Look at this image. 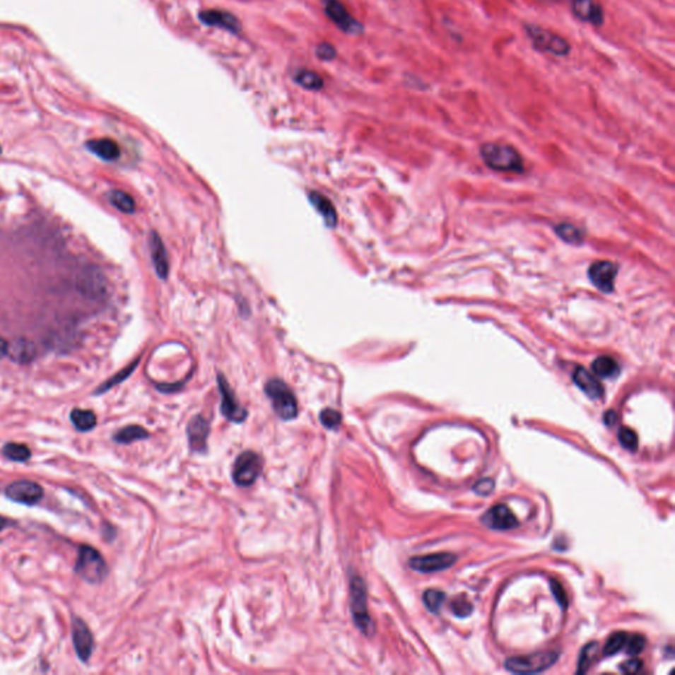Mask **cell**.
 <instances>
[{"label":"cell","mask_w":675,"mask_h":675,"mask_svg":"<svg viewBox=\"0 0 675 675\" xmlns=\"http://www.w3.org/2000/svg\"><path fill=\"white\" fill-rule=\"evenodd\" d=\"M524 30L529 40L532 41L533 48L541 53H548L556 57H566L570 54L571 45L568 44V40L563 39L557 33L532 23L525 24Z\"/></svg>","instance_id":"obj_1"},{"label":"cell","mask_w":675,"mask_h":675,"mask_svg":"<svg viewBox=\"0 0 675 675\" xmlns=\"http://www.w3.org/2000/svg\"><path fill=\"white\" fill-rule=\"evenodd\" d=\"M265 394L272 402L274 411L281 420L290 421L297 417L298 414L297 399L286 382L280 379L269 380L265 384Z\"/></svg>","instance_id":"obj_2"},{"label":"cell","mask_w":675,"mask_h":675,"mask_svg":"<svg viewBox=\"0 0 675 675\" xmlns=\"http://www.w3.org/2000/svg\"><path fill=\"white\" fill-rule=\"evenodd\" d=\"M484 163L501 172H517L522 169V158L515 148L499 143H487L480 149Z\"/></svg>","instance_id":"obj_3"},{"label":"cell","mask_w":675,"mask_h":675,"mask_svg":"<svg viewBox=\"0 0 675 675\" xmlns=\"http://www.w3.org/2000/svg\"><path fill=\"white\" fill-rule=\"evenodd\" d=\"M74 570L79 577L91 585L103 582L108 573L106 560L97 548L91 546L79 548L78 559L76 562Z\"/></svg>","instance_id":"obj_4"},{"label":"cell","mask_w":675,"mask_h":675,"mask_svg":"<svg viewBox=\"0 0 675 675\" xmlns=\"http://www.w3.org/2000/svg\"><path fill=\"white\" fill-rule=\"evenodd\" d=\"M559 658L558 650H544L529 656L512 657L505 661V669L515 674H536L548 670Z\"/></svg>","instance_id":"obj_5"},{"label":"cell","mask_w":675,"mask_h":675,"mask_svg":"<svg viewBox=\"0 0 675 675\" xmlns=\"http://www.w3.org/2000/svg\"><path fill=\"white\" fill-rule=\"evenodd\" d=\"M350 597H351V612L355 626L362 630L364 635L370 636L373 633V623L368 614L367 606V588L360 577H351L350 582Z\"/></svg>","instance_id":"obj_6"},{"label":"cell","mask_w":675,"mask_h":675,"mask_svg":"<svg viewBox=\"0 0 675 675\" xmlns=\"http://www.w3.org/2000/svg\"><path fill=\"white\" fill-rule=\"evenodd\" d=\"M263 471V458L254 451H245L236 458L233 479L239 487L252 486Z\"/></svg>","instance_id":"obj_7"},{"label":"cell","mask_w":675,"mask_h":675,"mask_svg":"<svg viewBox=\"0 0 675 675\" xmlns=\"http://www.w3.org/2000/svg\"><path fill=\"white\" fill-rule=\"evenodd\" d=\"M326 16L333 21L339 30L347 35H360L364 27L347 11L341 0H322Z\"/></svg>","instance_id":"obj_8"},{"label":"cell","mask_w":675,"mask_h":675,"mask_svg":"<svg viewBox=\"0 0 675 675\" xmlns=\"http://www.w3.org/2000/svg\"><path fill=\"white\" fill-rule=\"evenodd\" d=\"M218 388H219L221 396H222L221 411L223 413V416L228 421L242 423L247 418L248 413L237 401L235 393H234L233 388L230 387L227 379L222 373L218 375Z\"/></svg>","instance_id":"obj_9"},{"label":"cell","mask_w":675,"mask_h":675,"mask_svg":"<svg viewBox=\"0 0 675 675\" xmlns=\"http://www.w3.org/2000/svg\"><path fill=\"white\" fill-rule=\"evenodd\" d=\"M198 19L206 27L219 28L233 35H239L242 32L240 21L228 11L204 10L198 13Z\"/></svg>","instance_id":"obj_10"},{"label":"cell","mask_w":675,"mask_h":675,"mask_svg":"<svg viewBox=\"0 0 675 675\" xmlns=\"http://www.w3.org/2000/svg\"><path fill=\"white\" fill-rule=\"evenodd\" d=\"M44 491L37 483L30 480H18L6 488V496L12 501L25 505H35L42 499Z\"/></svg>","instance_id":"obj_11"},{"label":"cell","mask_w":675,"mask_h":675,"mask_svg":"<svg viewBox=\"0 0 675 675\" xmlns=\"http://www.w3.org/2000/svg\"><path fill=\"white\" fill-rule=\"evenodd\" d=\"M457 562V556L451 553H435L421 557H413L409 560V566L414 571L429 574L450 568Z\"/></svg>","instance_id":"obj_12"},{"label":"cell","mask_w":675,"mask_h":675,"mask_svg":"<svg viewBox=\"0 0 675 675\" xmlns=\"http://www.w3.org/2000/svg\"><path fill=\"white\" fill-rule=\"evenodd\" d=\"M73 644L79 659L88 661L94 650V638L86 623L79 617H73Z\"/></svg>","instance_id":"obj_13"},{"label":"cell","mask_w":675,"mask_h":675,"mask_svg":"<svg viewBox=\"0 0 675 675\" xmlns=\"http://www.w3.org/2000/svg\"><path fill=\"white\" fill-rule=\"evenodd\" d=\"M148 247L152 259V264L155 266L156 274L161 280H167L169 276V260H168L167 248L161 239V236L156 231H151L148 236Z\"/></svg>","instance_id":"obj_14"},{"label":"cell","mask_w":675,"mask_h":675,"mask_svg":"<svg viewBox=\"0 0 675 675\" xmlns=\"http://www.w3.org/2000/svg\"><path fill=\"white\" fill-rule=\"evenodd\" d=\"M588 274L592 284L595 285L599 290L606 293L614 290L617 274L616 265L609 262H597L589 266Z\"/></svg>","instance_id":"obj_15"},{"label":"cell","mask_w":675,"mask_h":675,"mask_svg":"<svg viewBox=\"0 0 675 675\" xmlns=\"http://www.w3.org/2000/svg\"><path fill=\"white\" fill-rule=\"evenodd\" d=\"M210 433V423L202 416L193 417L187 425V440L192 451L204 454L207 451V438Z\"/></svg>","instance_id":"obj_16"},{"label":"cell","mask_w":675,"mask_h":675,"mask_svg":"<svg viewBox=\"0 0 675 675\" xmlns=\"http://www.w3.org/2000/svg\"><path fill=\"white\" fill-rule=\"evenodd\" d=\"M481 521L488 528L496 529V530H508V529L516 528L519 525V521L515 516V513L504 504L492 507L483 516Z\"/></svg>","instance_id":"obj_17"},{"label":"cell","mask_w":675,"mask_h":675,"mask_svg":"<svg viewBox=\"0 0 675 675\" xmlns=\"http://www.w3.org/2000/svg\"><path fill=\"white\" fill-rule=\"evenodd\" d=\"M571 11L577 19L592 25H601L604 11L597 0H573Z\"/></svg>","instance_id":"obj_18"},{"label":"cell","mask_w":675,"mask_h":675,"mask_svg":"<svg viewBox=\"0 0 675 675\" xmlns=\"http://www.w3.org/2000/svg\"><path fill=\"white\" fill-rule=\"evenodd\" d=\"M36 355H37L36 346L25 338H16L8 343L7 356H10L12 362L30 364L35 360Z\"/></svg>","instance_id":"obj_19"},{"label":"cell","mask_w":675,"mask_h":675,"mask_svg":"<svg viewBox=\"0 0 675 675\" xmlns=\"http://www.w3.org/2000/svg\"><path fill=\"white\" fill-rule=\"evenodd\" d=\"M309 201L314 206V209L322 216L324 225L327 228H335L338 225V214L334 207L333 202L321 193L312 190L309 192Z\"/></svg>","instance_id":"obj_20"},{"label":"cell","mask_w":675,"mask_h":675,"mask_svg":"<svg viewBox=\"0 0 675 675\" xmlns=\"http://www.w3.org/2000/svg\"><path fill=\"white\" fill-rule=\"evenodd\" d=\"M86 148L91 153L105 161H115L120 156V148L118 143L111 139H94L88 140Z\"/></svg>","instance_id":"obj_21"},{"label":"cell","mask_w":675,"mask_h":675,"mask_svg":"<svg viewBox=\"0 0 675 675\" xmlns=\"http://www.w3.org/2000/svg\"><path fill=\"white\" fill-rule=\"evenodd\" d=\"M573 379H574V382L577 384V387L587 394L588 397L597 400V399H600L603 396L601 384L597 382V377L594 375H591L587 370L579 367L574 372Z\"/></svg>","instance_id":"obj_22"},{"label":"cell","mask_w":675,"mask_h":675,"mask_svg":"<svg viewBox=\"0 0 675 675\" xmlns=\"http://www.w3.org/2000/svg\"><path fill=\"white\" fill-rule=\"evenodd\" d=\"M294 82L309 91H318L323 88V79L318 73L309 69H300L294 74Z\"/></svg>","instance_id":"obj_23"},{"label":"cell","mask_w":675,"mask_h":675,"mask_svg":"<svg viewBox=\"0 0 675 675\" xmlns=\"http://www.w3.org/2000/svg\"><path fill=\"white\" fill-rule=\"evenodd\" d=\"M107 198L111 205L114 206L115 209H118L119 211L124 213V214H134L135 210H136L135 199L127 194L126 192H122L118 189L110 190L107 193Z\"/></svg>","instance_id":"obj_24"},{"label":"cell","mask_w":675,"mask_h":675,"mask_svg":"<svg viewBox=\"0 0 675 675\" xmlns=\"http://www.w3.org/2000/svg\"><path fill=\"white\" fill-rule=\"evenodd\" d=\"M601 649H600V645L597 641L594 642H589L587 645L585 646L580 652V656H579V662H577V674H585L587 673L588 670L591 669V666L595 664L597 658H599V655H600Z\"/></svg>","instance_id":"obj_25"},{"label":"cell","mask_w":675,"mask_h":675,"mask_svg":"<svg viewBox=\"0 0 675 675\" xmlns=\"http://www.w3.org/2000/svg\"><path fill=\"white\" fill-rule=\"evenodd\" d=\"M70 420L78 431L93 430L97 426V416L91 411L73 409L70 413Z\"/></svg>","instance_id":"obj_26"},{"label":"cell","mask_w":675,"mask_h":675,"mask_svg":"<svg viewBox=\"0 0 675 675\" xmlns=\"http://www.w3.org/2000/svg\"><path fill=\"white\" fill-rule=\"evenodd\" d=\"M592 372L603 379H611L616 377L620 373V367L616 360H614L609 356H600L597 358L595 362L592 363Z\"/></svg>","instance_id":"obj_27"},{"label":"cell","mask_w":675,"mask_h":675,"mask_svg":"<svg viewBox=\"0 0 675 675\" xmlns=\"http://www.w3.org/2000/svg\"><path fill=\"white\" fill-rule=\"evenodd\" d=\"M148 437H149V433L144 428L137 426V425H131V426H126L122 430H119L114 435V440L118 442V443L128 445V443H132L135 440H147Z\"/></svg>","instance_id":"obj_28"},{"label":"cell","mask_w":675,"mask_h":675,"mask_svg":"<svg viewBox=\"0 0 675 675\" xmlns=\"http://www.w3.org/2000/svg\"><path fill=\"white\" fill-rule=\"evenodd\" d=\"M3 455L13 462H27L30 458V450L25 445L10 442L4 445Z\"/></svg>","instance_id":"obj_29"},{"label":"cell","mask_w":675,"mask_h":675,"mask_svg":"<svg viewBox=\"0 0 675 675\" xmlns=\"http://www.w3.org/2000/svg\"><path fill=\"white\" fill-rule=\"evenodd\" d=\"M628 635L626 632H616L608 637L606 645L603 646L601 653L606 657L615 656L626 646Z\"/></svg>","instance_id":"obj_30"},{"label":"cell","mask_w":675,"mask_h":675,"mask_svg":"<svg viewBox=\"0 0 675 675\" xmlns=\"http://www.w3.org/2000/svg\"><path fill=\"white\" fill-rule=\"evenodd\" d=\"M139 362H140V359H136L135 362L131 363V364H129L128 367H126L123 371L119 372V373H117L115 376H112V377H111L108 382H105V384H102V385L99 387L98 389H97L95 393L99 394V393L107 392L108 389H111L112 387H115V385H118V384H120V382H124L127 377L131 376V373L136 370Z\"/></svg>","instance_id":"obj_31"},{"label":"cell","mask_w":675,"mask_h":675,"mask_svg":"<svg viewBox=\"0 0 675 675\" xmlns=\"http://www.w3.org/2000/svg\"><path fill=\"white\" fill-rule=\"evenodd\" d=\"M445 599H446L445 592H442L440 589H428L423 594V604L433 614H438Z\"/></svg>","instance_id":"obj_32"},{"label":"cell","mask_w":675,"mask_h":675,"mask_svg":"<svg viewBox=\"0 0 675 675\" xmlns=\"http://www.w3.org/2000/svg\"><path fill=\"white\" fill-rule=\"evenodd\" d=\"M319 420H321V423L326 429L329 430H335L341 426L342 423V414L335 409H323L321 411V416H319Z\"/></svg>","instance_id":"obj_33"},{"label":"cell","mask_w":675,"mask_h":675,"mask_svg":"<svg viewBox=\"0 0 675 675\" xmlns=\"http://www.w3.org/2000/svg\"><path fill=\"white\" fill-rule=\"evenodd\" d=\"M618 442L621 443V446L628 451H636L637 447H638V437H637L636 431L632 430L630 428H621L618 430Z\"/></svg>","instance_id":"obj_34"},{"label":"cell","mask_w":675,"mask_h":675,"mask_svg":"<svg viewBox=\"0 0 675 675\" xmlns=\"http://www.w3.org/2000/svg\"><path fill=\"white\" fill-rule=\"evenodd\" d=\"M451 611L452 614L459 618H464V617L471 616L472 611H474V607L471 604L470 601L464 597H458L455 600H452L451 603Z\"/></svg>","instance_id":"obj_35"},{"label":"cell","mask_w":675,"mask_h":675,"mask_svg":"<svg viewBox=\"0 0 675 675\" xmlns=\"http://www.w3.org/2000/svg\"><path fill=\"white\" fill-rule=\"evenodd\" d=\"M645 637L641 635H633L626 638V653L630 656H638L645 649Z\"/></svg>","instance_id":"obj_36"},{"label":"cell","mask_w":675,"mask_h":675,"mask_svg":"<svg viewBox=\"0 0 675 675\" xmlns=\"http://www.w3.org/2000/svg\"><path fill=\"white\" fill-rule=\"evenodd\" d=\"M558 235H560V237L563 240H566L568 243H579L580 242V233L579 230H577L574 225H558L557 228Z\"/></svg>","instance_id":"obj_37"},{"label":"cell","mask_w":675,"mask_h":675,"mask_svg":"<svg viewBox=\"0 0 675 675\" xmlns=\"http://www.w3.org/2000/svg\"><path fill=\"white\" fill-rule=\"evenodd\" d=\"M315 56L321 61L330 62L336 57V49H335L334 45L329 44V42H321L315 49Z\"/></svg>","instance_id":"obj_38"},{"label":"cell","mask_w":675,"mask_h":675,"mask_svg":"<svg viewBox=\"0 0 675 675\" xmlns=\"http://www.w3.org/2000/svg\"><path fill=\"white\" fill-rule=\"evenodd\" d=\"M550 586H551L553 595H554V597H556L558 604H559L560 607L563 608V609H566V608H568V594H566V591H565L563 586H562L559 582H557V580H551Z\"/></svg>","instance_id":"obj_39"},{"label":"cell","mask_w":675,"mask_h":675,"mask_svg":"<svg viewBox=\"0 0 675 675\" xmlns=\"http://www.w3.org/2000/svg\"><path fill=\"white\" fill-rule=\"evenodd\" d=\"M642 669V661L638 658H630L620 665V670L624 674H636Z\"/></svg>","instance_id":"obj_40"},{"label":"cell","mask_w":675,"mask_h":675,"mask_svg":"<svg viewBox=\"0 0 675 675\" xmlns=\"http://www.w3.org/2000/svg\"><path fill=\"white\" fill-rule=\"evenodd\" d=\"M495 488V483L492 479H481L474 486V491L480 496H487Z\"/></svg>","instance_id":"obj_41"},{"label":"cell","mask_w":675,"mask_h":675,"mask_svg":"<svg viewBox=\"0 0 675 675\" xmlns=\"http://www.w3.org/2000/svg\"><path fill=\"white\" fill-rule=\"evenodd\" d=\"M616 420H617V416L615 411H608L607 413H606V416H604V422L607 423L608 426H611V425H614V423L616 422Z\"/></svg>","instance_id":"obj_42"},{"label":"cell","mask_w":675,"mask_h":675,"mask_svg":"<svg viewBox=\"0 0 675 675\" xmlns=\"http://www.w3.org/2000/svg\"><path fill=\"white\" fill-rule=\"evenodd\" d=\"M7 347H8V342L0 336V360L7 355Z\"/></svg>","instance_id":"obj_43"},{"label":"cell","mask_w":675,"mask_h":675,"mask_svg":"<svg viewBox=\"0 0 675 675\" xmlns=\"http://www.w3.org/2000/svg\"><path fill=\"white\" fill-rule=\"evenodd\" d=\"M7 525H8V520H6L4 517L0 516V530H3Z\"/></svg>","instance_id":"obj_44"},{"label":"cell","mask_w":675,"mask_h":675,"mask_svg":"<svg viewBox=\"0 0 675 675\" xmlns=\"http://www.w3.org/2000/svg\"><path fill=\"white\" fill-rule=\"evenodd\" d=\"M0 155H1V147H0Z\"/></svg>","instance_id":"obj_45"}]
</instances>
